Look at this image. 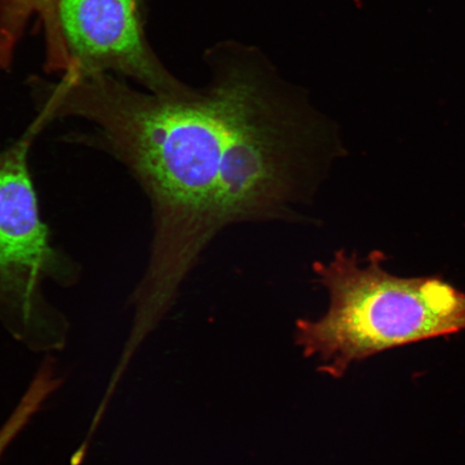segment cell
<instances>
[{
	"instance_id": "6da1fadb",
	"label": "cell",
	"mask_w": 465,
	"mask_h": 465,
	"mask_svg": "<svg viewBox=\"0 0 465 465\" xmlns=\"http://www.w3.org/2000/svg\"><path fill=\"white\" fill-rule=\"evenodd\" d=\"M208 61L213 78L203 91L143 92L96 74L73 98L74 118L95 129L80 141L120 162L150 203L149 259L129 301L139 341L170 312L221 231L302 220L345 156L334 122L259 52L218 45Z\"/></svg>"
},
{
	"instance_id": "7a4b0ae2",
	"label": "cell",
	"mask_w": 465,
	"mask_h": 465,
	"mask_svg": "<svg viewBox=\"0 0 465 465\" xmlns=\"http://www.w3.org/2000/svg\"><path fill=\"white\" fill-rule=\"evenodd\" d=\"M374 252L364 264L356 252L317 261L313 275L329 306L317 319H300L295 342L320 371L341 377L349 366L389 349L465 330V293L438 277L403 278L382 267Z\"/></svg>"
},
{
	"instance_id": "3957f363",
	"label": "cell",
	"mask_w": 465,
	"mask_h": 465,
	"mask_svg": "<svg viewBox=\"0 0 465 465\" xmlns=\"http://www.w3.org/2000/svg\"><path fill=\"white\" fill-rule=\"evenodd\" d=\"M45 127L35 119L0 150V319L35 349L60 348L66 340L67 320L51 304L46 284L68 288L80 278V267L54 245L40 212L29 159Z\"/></svg>"
},
{
	"instance_id": "277c9868",
	"label": "cell",
	"mask_w": 465,
	"mask_h": 465,
	"mask_svg": "<svg viewBox=\"0 0 465 465\" xmlns=\"http://www.w3.org/2000/svg\"><path fill=\"white\" fill-rule=\"evenodd\" d=\"M138 9L137 0H57L62 72L122 75L154 93L184 90L150 49Z\"/></svg>"
},
{
	"instance_id": "5b68a950",
	"label": "cell",
	"mask_w": 465,
	"mask_h": 465,
	"mask_svg": "<svg viewBox=\"0 0 465 465\" xmlns=\"http://www.w3.org/2000/svg\"><path fill=\"white\" fill-rule=\"evenodd\" d=\"M57 0H0V40L17 44L33 19L44 23L45 29L56 23Z\"/></svg>"
},
{
	"instance_id": "8992f818",
	"label": "cell",
	"mask_w": 465,
	"mask_h": 465,
	"mask_svg": "<svg viewBox=\"0 0 465 465\" xmlns=\"http://www.w3.org/2000/svg\"><path fill=\"white\" fill-rule=\"evenodd\" d=\"M45 397L42 392L29 389L15 407L13 415L10 416L2 429H0V458L4 455L7 447L13 443L15 436L26 426L32 417L42 409Z\"/></svg>"
}]
</instances>
